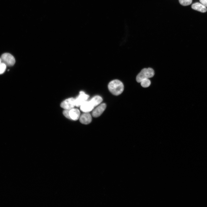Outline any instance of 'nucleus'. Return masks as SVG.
<instances>
[{
	"instance_id": "obj_1",
	"label": "nucleus",
	"mask_w": 207,
	"mask_h": 207,
	"mask_svg": "<svg viewBox=\"0 0 207 207\" xmlns=\"http://www.w3.org/2000/svg\"><path fill=\"white\" fill-rule=\"evenodd\" d=\"M108 87L110 92L113 95H118L123 91L124 86L120 80L115 79L112 80L108 84Z\"/></svg>"
},
{
	"instance_id": "obj_2",
	"label": "nucleus",
	"mask_w": 207,
	"mask_h": 207,
	"mask_svg": "<svg viewBox=\"0 0 207 207\" xmlns=\"http://www.w3.org/2000/svg\"><path fill=\"white\" fill-rule=\"evenodd\" d=\"M154 74V70L151 68H144L142 69L137 74L136 80L138 83H140L143 79L153 77Z\"/></svg>"
},
{
	"instance_id": "obj_3",
	"label": "nucleus",
	"mask_w": 207,
	"mask_h": 207,
	"mask_svg": "<svg viewBox=\"0 0 207 207\" xmlns=\"http://www.w3.org/2000/svg\"><path fill=\"white\" fill-rule=\"evenodd\" d=\"M63 113L66 118L73 120H78L80 115L79 110L74 108L69 110H64Z\"/></svg>"
},
{
	"instance_id": "obj_4",
	"label": "nucleus",
	"mask_w": 207,
	"mask_h": 207,
	"mask_svg": "<svg viewBox=\"0 0 207 207\" xmlns=\"http://www.w3.org/2000/svg\"><path fill=\"white\" fill-rule=\"evenodd\" d=\"M1 62L5 64L6 66H12L15 64V59L14 56L8 53L3 54L1 57Z\"/></svg>"
},
{
	"instance_id": "obj_5",
	"label": "nucleus",
	"mask_w": 207,
	"mask_h": 207,
	"mask_svg": "<svg viewBox=\"0 0 207 207\" xmlns=\"http://www.w3.org/2000/svg\"><path fill=\"white\" fill-rule=\"evenodd\" d=\"M89 97V96L84 91H80L78 96L75 98V106L80 107L83 103L87 100Z\"/></svg>"
},
{
	"instance_id": "obj_6",
	"label": "nucleus",
	"mask_w": 207,
	"mask_h": 207,
	"mask_svg": "<svg viewBox=\"0 0 207 207\" xmlns=\"http://www.w3.org/2000/svg\"><path fill=\"white\" fill-rule=\"evenodd\" d=\"M60 106L64 110L74 108L75 106V98L71 97L65 99L61 103Z\"/></svg>"
},
{
	"instance_id": "obj_7",
	"label": "nucleus",
	"mask_w": 207,
	"mask_h": 207,
	"mask_svg": "<svg viewBox=\"0 0 207 207\" xmlns=\"http://www.w3.org/2000/svg\"><path fill=\"white\" fill-rule=\"evenodd\" d=\"M106 107V105L105 103H100L93 110L92 116L94 117H97L100 116L104 111Z\"/></svg>"
},
{
	"instance_id": "obj_8",
	"label": "nucleus",
	"mask_w": 207,
	"mask_h": 207,
	"mask_svg": "<svg viewBox=\"0 0 207 207\" xmlns=\"http://www.w3.org/2000/svg\"><path fill=\"white\" fill-rule=\"evenodd\" d=\"M80 110L84 113H89L93 110L94 107L90 101H87L80 106Z\"/></svg>"
},
{
	"instance_id": "obj_9",
	"label": "nucleus",
	"mask_w": 207,
	"mask_h": 207,
	"mask_svg": "<svg viewBox=\"0 0 207 207\" xmlns=\"http://www.w3.org/2000/svg\"><path fill=\"white\" fill-rule=\"evenodd\" d=\"M79 119L81 123L87 124L91 122L92 117L89 113H84L80 115Z\"/></svg>"
},
{
	"instance_id": "obj_10",
	"label": "nucleus",
	"mask_w": 207,
	"mask_h": 207,
	"mask_svg": "<svg viewBox=\"0 0 207 207\" xmlns=\"http://www.w3.org/2000/svg\"><path fill=\"white\" fill-rule=\"evenodd\" d=\"M192 8L195 10L204 13L207 10L206 7L201 3H196L193 4L191 6Z\"/></svg>"
},
{
	"instance_id": "obj_11",
	"label": "nucleus",
	"mask_w": 207,
	"mask_h": 207,
	"mask_svg": "<svg viewBox=\"0 0 207 207\" xmlns=\"http://www.w3.org/2000/svg\"><path fill=\"white\" fill-rule=\"evenodd\" d=\"M102 100L101 97L97 95L94 96L89 101L95 107L100 104Z\"/></svg>"
},
{
	"instance_id": "obj_12",
	"label": "nucleus",
	"mask_w": 207,
	"mask_h": 207,
	"mask_svg": "<svg viewBox=\"0 0 207 207\" xmlns=\"http://www.w3.org/2000/svg\"><path fill=\"white\" fill-rule=\"evenodd\" d=\"M140 83L143 87L146 88L150 86L151 84V81L148 78H147L143 79Z\"/></svg>"
},
{
	"instance_id": "obj_13",
	"label": "nucleus",
	"mask_w": 207,
	"mask_h": 207,
	"mask_svg": "<svg viewBox=\"0 0 207 207\" xmlns=\"http://www.w3.org/2000/svg\"><path fill=\"white\" fill-rule=\"evenodd\" d=\"M179 1L181 5L186 6L191 4L192 0H179Z\"/></svg>"
},
{
	"instance_id": "obj_14",
	"label": "nucleus",
	"mask_w": 207,
	"mask_h": 207,
	"mask_svg": "<svg viewBox=\"0 0 207 207\" xmlns=\"http://www.w3.org/2000/svg\"><path fill=\"white\" fill-rule=\"evenodd\" d=\"M6 66L5 64L1 62L0 64V74H2L5 72Z\"/></svg>"
},
{
	"instance_id": "obj_15",
	"label": "nucleus",
	"mask_w": 207,
	"mask_h": 207,
	"mask_svg": "<svg viewBox=\"0 0 207 207\" xmlns=\"http://www.w3.org/2000/svg\"><path fill=\"white\" fill-rule=\"evenodd\" d=\"M201 3L206 7H207V0H200Z\"/></svg>"
},
{
	"instance_id": "obj_16",
	"label": "nucleus",
	"mask_w": 207,
	"mask_h": 207,
	"mask_svg": "<svg viewBox=\"0 0 207 207\" xmlns=\"http://www.w3.org/2000/svg\"><path fill=\"white\" fill-rule=\"evenodd\" d=\"M1 58L0 57V64H1Z\"/></svg>"
}]
</instances>
